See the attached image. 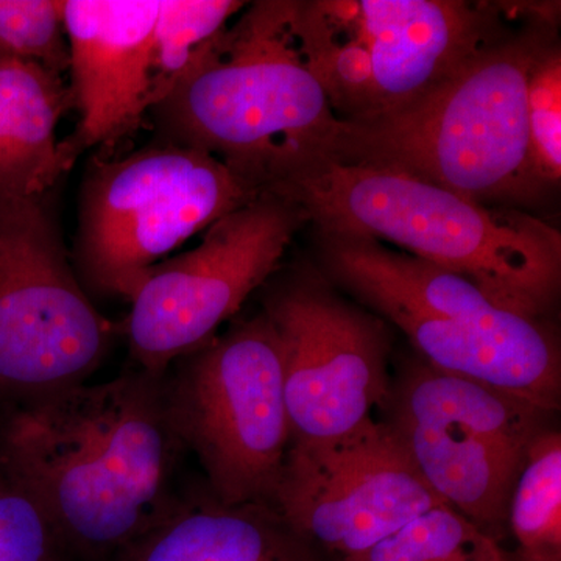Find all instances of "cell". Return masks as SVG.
Listing matches in <instances>:
<instances>
[{"label": "cell", "instance_id": "obj_1", "mask_svg": "<svg viewBox=\"0 0 561 561\" xmlns=\"http://www.w3.org/2000/svg\"><path fill=\"white\" fill-rule=\"evenodd\" d=\"M164 376L136 368L2 405L0 468L35 501L62 549L114 560L180 507L186 449Z\"/></svg>", "mask_w": 561, "mask_h": 561}, {"label": "cell", "instance_id": "obj_2", "mask_svg": "<svg viewBox=\"0 0 561 561\" xmlns=\"http://www.w3.org/2000/svg\"><path fill=\"white\" fill-rule=\"evenodd\" d=\"M557 44L556 20L541 11L412 105L339 121L316 158L405 173L481 205L527 208L548 191L531 161L527 91Z\"/></svg>", "mask_w": 561, "mask_h": 561}, {"label": "cell", "instance_id": "obj_3", "mask_svg": "<svg viewBox=\"0 0 561 561\" xmlns=\"http://www.w3.org/2000/svg\"><path fill=\"white\" fill-rule=\"evenodd\" d=\"M265 192L319 234L401 247L472 280L508 311L545 319L561 284V234L527 210L486 206L405 173L312 158Z\"/></svg>", "mask_w": 561, "mask_h": 561}, {"label": "cell", "instance_id": "obj_4", "mask_svg": "<svg viewBox=\"0 0 561 561\" xmlns=\"http://www.w3.org/2000/svg\"><path fill=\"white\" fill-rule=\"evenodd\" d=\"M291 7L251 3L150 110L161 140L213 154L260 192L319 157L341 121L302 60Z\"/></svg>", "mask_w": 561, "mask_h": 561}, {"label": "cell", "instance_id": "obj_5", "mask_svg": "<svg viewBox=\"0 0 561 561\" xmlns=\"http://www.w3.org/2000/svg\"><path fill=\"white\" fill-rule=\"evenodd\" d=\"M260 194L213 154L164 140L124 158L95 154L73 245L81 286L131 300L151 267Z\"/></svg>", "mask_w": 561, "mask_h": 561}, {"label": "cell", "instance_id": "obj_6", "mask_svg": "<svg viewBox=\"0 0 561 561\" xmlns=\"http://www.w3.org/2000/svg\"><path fill=\"white\" fill-rule=\"evenodd\" d=\"M173 365L164 376L169 415L209 493L225 505H273L291 431L271 319L241 321Z\"/></svg>", "mask_w": 561, "mask_h": 561}, {"label": "cell", "instance_id": "obj_7", "mask_svg": "<svg viewBox=\"0 0 561 561\" xmlns=\"http://www.w3.org/2000/svg\"><path fill=\"white\" fill-rule=\"evenodd\" d=\"M46 197L0 192L2 405L84 383L113 334L68 260Z\"/></svg>", "mask_w": 561, "mask_h": 561}, {"label": "cell", "instance_id": "obj_8", "mask_svg": "<svg viewBox=\"0 0 561 561\" xmlns=\"http://www.w3.org/2000/svg\"><path fill=\"white\" fill-rule=\"evenodd\" d=\"M387 409V423L448 507L489 535L508 518L516 481L549 411L427 364L404 373Z\"/></svg>", "mask_w": 561, "mask_h": 561}, {"label": "cell", "instance_id": "obj_9", "mask_svg": "<svg viewBox=\"0 0 561 561\" xmlns=\"http://www.w3.org/2000/svg\"><path fill=\"white\" fill-rule=\"evenodd\" d=\"M306 221L297 205L262 192L210 225L201 245L151 267L125 323L136 367L165 375L216 339L221 324L276 272Z\"/></svg>", "mask_w": 561, "mask_h": 561}, {"label": "cell", "instance_id": "obj_10", "mask_svg": "<svg viewBox=\"0 0 561 561\" xmlns=\"http://www.w3.org/2000/svg\"><path fill=\"white\" fill-rule=\"evenodd\" d=\"M262 312L278 335L290 445L337 440L387 409L393 387L386 321L313 276L268 291Z\"/></svg>", "mask_w": 561, "mask_h": 561}, {"label": "cell", "instance_id": "obj_11", "mask_svg": "<svg viewBox=\"0 0 561 561\" xmlns=\"http://www.w3.org/2000/svg\"><path fill=\"white\" fill-rule=\"evenodd\" d=\"M440 505L390 424L378 420L337 440L290 445L273 500L291 529L341 561Z\"/></svg>", "mask_w": 561, "mask_h": 561}, {"label": "cell", "instance_id": "obj_12", "mask_svg": "<svg viewBox=\"0 0 561 561\" xmlns=\"http://www.w3.org/2000/svg\"><path fill=\"white\" fill-rule=\"evenodd\" d=\"M158 0H65L70 95L80 113L77 153L113 149L151 108V41Z\"/></svg>", "mask_w": 561, "mask_h": 561}, {"label": "cell", "instance_id": "obj_13", "mask_svg": "<svg viewBox=\"0 0 561 561\" xmlns=\"http://www.w3.org/2000/svg\"><path fill=\"white\" fill-rule=\"evenodd\" d=\"M359 5L375 80L370 116L420 101L508 32L504 5L496 3L359 0Z\"/></svg>", "mask_w": 561, "mask_h": 561}, {"label": "cell", "instance_id": "obj_14", "mask_svg": "<svg viewBox=\"0 0 561 561\" xmlns=\"http://www.w3.org/2000/svg\"><path fill=\"white\" fill-rule=\"evenodd\" d=\"M113 561H317L273 505H225L213 494L180 507Z\"/></svg>", "mask_w": 561, "mask_h": 561}, {"label": "cell", "instance_id": "obj_15", "mask_svg": "<svg viewBox=\"0 0 561 561\" xmlns=\"http://www.w3.org/2000/svg\"><path fill=\"white\" fill-rule=\"evenodd\" d=\"M69 106L72 95L62 77L11 55L0 58V131L33 197L49 195L79 157L68 139L57 136Z\"/></svg>", "mask_w": 561, "mask_h": 561}, {"label": "cell", "instance_id": "obj_16", "mask_svg": "<svg viewBox=\"0 0 561 561\" xmlns=\"http://www.w3.org/2000/svg\"><path fill=\"white\" fill-rule=\"evenodd\" d=\"M291 31L335 117L356 121L370 116L375 80L359 0H294Z\"/></svg>", "mask_w": 561, "mask_h": 561}, {"label": "cell", "instance_id": "obj_17", "mask_svg": "<svg viewBox=\"0 0 561 561\" xmlns=\"http://www.w3.org/2000/svg\"><path fill=\"white\" fill-rule=\"evenodd\" d=\"M524 561L561 560V435L542 431L531 443L508 507Z\"/></svg>", "mask_w": 561, "mask_h": 561}, {"label": "cell", "instance_id": "obj_18", "mask_svg": "<svg viewBox=\"0 0 561 561\" xmlns=\"http://www.w3.org/2000/svg\"><path fill=\"white\" fill-rule=\"evenodd\" d=\"M243 9L245 2L239 0H158L151 41V108L169 94L194 55Z\"/></svg>", "mask_w": 561, "mask_h": 561}, {"label": "cell", "instance_id": "obj_19", "mask_svg": "<svg viewBox=\"0 0 561 561\" xmlns=\"http://www.w3.org/2000/svg\"><path fill=\"white\" fill-rule=\"evenodd\" d=\"M342 561H505L491 535L440 505L359 556Z\"/></svg>", "mask_w": 561, "mask_h": 561}, {"label": "cell", "instance_id": "obj_20", "mask_svg": "<svg viewBox=\"0 0 561 561\" xmlns=\"http://www.w3.org/2000/svg\"><path fill=\"white\" fill-rule=\"evenodd\" d=\"M65 0H0V49L65 79L69 46Z\"/></svg>", "mask_w": 561, "mask_h": 561}, {"label": "cell", "instance_id": "obj_21", "mask_svg": "<svg viewBox=\"0 0 561 561\" xmlns=\"http://www.w3.org/2000/svg\"><path fill=\"white\" fill-rule=\"evenodd\" d=\"M527 128L538 179L551 190L561 179V50L553 46L535 66L527 91Z\"/></svg>", "mask_w": 561, "mask_h": 561}, {"label": "cell", "instance_id": "obj_22", "mask_svg": "<svg viewBox=\"0 0 561 561\" xmlns=\"http://www.w3.org/2000/svg\"><path fill=\"white\" fill-rule=\"evenodd\" d=\"M62 551L35 501L0 468V561H61Z\"/></svg>", "mask_w": 561, "mask_h": 561}, {"label": "cell", "instance_id": "obj_23", "mask_svg": "<svg viewBox=\"0 0 561 561\" xmlns=\"http://www.w3.org/2000/svg\"><path fill=\"white\" fill-rule=\"evenodd\" d=\"M7 55H9V54H5V51H3L2 49H0V58H2V57H7Z\"/></svg>", "mask_w": 561, "mask_h": 561}]
</instances>
